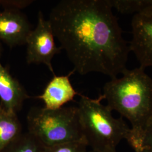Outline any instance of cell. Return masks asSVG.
I'll list each match as a JSON object with an SVG mask.
<instances>
[{
    "instance_id": "4fadbf2b",
    "label": "cell",
    "mask_w": 152,
    "mask_h": 152,
    "mask_svg": "<svg viewBox=\"0 0 152 152\" xmlns=\"http://www.w3.org/2000/svg\"><path fill=\"white\" fill-rule=\"evenodd\" d=\"M113 9L122 14H140L152 8V0H109Z\"/></svg>"
},
{
    "instance_id": "277c9868",
    "label": "cell",
    "mask_w": 152,
    "mask_h": 152,
    "mask_svg": "<svg viewBox=\"0 0 152 152\" xmlns=\"http://www.w3.org/2000/svg\"><path fill=\"white\" fill-rule=\"evenodd\" d=\"M27 121L28 132L45 147L83 140L76 106L58 109L33 107Z\"/></svg>"
},
{
    "instance_id": "ba28073f",
    "label": "cell",
    "mask_w": 152,
    "mask_h": 152,
    "mask_svg": "<svg viewBox=\"0 0 152 152\" xmlns=\"http://www.w3.org/2000/svg\"><path fill=\"white\" fill-rule=\"evenodd\" d=\"M72 71L66 76H56L47 84L43 93L36 98L44 102V107L49 109H58L73 101L76 95L80 94L77 92L72 85L69 77L74 73Z\"/></svg>"
},
{
    "instance_id": "6da1fadb",
    "label": "cell",
    "mask_w": 152,
    "mask_h": 152,
    "mask_svg": "<svg viewBox=\"0 0 152 152\" xmlns=\"http://www.w3.org/2000/svg\"><path fill=\"white\" fill-rule=\"evenodd\" d=\"M49 21L75 72L99 73L113 78L127 69L129 43L109 0L60 1Z\"/></svg>"
},
{
    "instance_id": "9c48e42d",
    "label": "cell",
    "mask_w": 152,
    "mask_h": 152,
    "mask_svg": "<svg viewBox=\"0 0 152 152\" xmlns=\"http://www.w3.org/2000/svg\"><path fill=\"white\" fill-rule=\"evenodd\" d=\"M30 98L24 87L0 63L1 105L16 113L22 109L24 102Z\"/></svg>"
},
{
    "instance_id": "2e32d148",
    "label": "cell",
    "mask_w": 152,
    "mask_h": 152,
    "mask_svg": "<svg viewBox=\"0 0 152 152\" xmlns=\"http://www.w3.org/2000/svg\"><path fill=\"white\" fill-rule=\"evenodd\" d=\"M0 53H1V48H0Z\"/></svg>"
},
{
    "instance_id": "5bb4252c",
    "label": "cell",
    "mask_w": 152,
    "mask_h": 152,
    "mask_svg": "<svg viewBox=\"0 0 152 152\" xmlns=\"http://www.w3.org/2000/svg\"><path fill=\"white\" fill-rule=\"evenodd\" d=\"M87 148L86 142L80 140L45 147L44 152H88Z\"/></svg>"
},
{
    "instance_id": "8992f818",
    "label": "cell",
    "mask_w": 152,
    "mask_h": 152,
    "mask_svg": "<svg viewBox=\"0 0 152 152\" xmlns=\"http://www.w3.org/2000/svg\"><path fill=\"white\" fill-rule=\"evenodd\" d=\"M131 28V52L135 55L140 67H152V8L134 15Z\"/></svg>"
},
{
    "instance_id": "5b68a950",
    "label": "cell",
    "mask_w": 152,
    "mask_h": 152,
    "mask_svg": "<svg viewBox=\"0 0 152 152\" xmlns=\"http://www.w3.org/2000/svg\"><path fill=\"white\" fill-rule=\"evenodd\" d=\"M54 38L49 20H46L42 11H39L37 26L29 34L26 43L28 64H44L55 75L51 62L61 49L56 46Z\"/></svg>"
},
{
    "instance_id": "8fae6325",
    "label": "cell",
    "mask_w": 152,
    "mask_h": 152,
    "mask_svg": "<svg viewBox=\"0 0 152 152\" xmlns=\"http://www.w3.org/2000/svg\"><path fill=\"white\" fill-rule=\"evenodd\" d=\"M125 140L135 152H152V119L143 129L130 128Z\"/></svg>"
},
{
    "instance_id": "30bf717a",
    "label": "cell",
    "mask_w": 152,
    "mask_h": 152,
    "mask_svg": "<svg viewBox=\"0 0 152 152\" xmlns=\"http://www.w3.org/2000/svg\"><path fill=\"white\" fill-rule=\"evenodd\" d=\"M22 134V125L15 113L0 105V152Z\"/></svg>"
},
{
    "instance_id": "52a82bcc",
    "label": "cell",
    "mask_w": 152,
    "mask_h": 152,
    "mask_svg": "<svg viewBox=\"0 0 152 152\" xmlns=\"http://www.w3.org/2000/svg\"><path fill=\"white\" fill-rule=\"evenodd\" d=\"M31 26L20 11H0V39L10 47L26 44Z\"/></svg>"
},
{
    "instance_id": "3957f363",
    "label": "cell",
    "mask_w": 152,
    "mask_h": 152,
    "mask_svg": "<svg viewBox=\"0 0 152 152\" xmlns=\"http://www.w3.org/2000/svg\"><path fill=\"white\" fill-rule=\"evenodd\" d=\"M77 107L83 140L91 150L96 152H117L130 128L122 120L116 118L112 110L102 103V95L91 99L80 94Z\"/></svg>"
},
{
    "instance_id": "7c38bea8",
    "label": "cell",
    "mask_w": 152,
    "mask_h": 152,
    "mask_svg": "<svg viewBox=\"0 0 152 152\" xmlns=\"http://www.w3.org/2000/svg\"><path fill=\"white\" fill-rule=\"evenodd\" d=\"M44 147L28 132L22 134L0 152H44Z\"/></svg>"
},
{
    "instance_id": "9a60e30c",
    "label": "cell",
    "mask_w": 152,
    "mask_h": 152,
    "mask_svg": "<svg viewBox=\"0 0 152 152\" xmlns=\"http://www.w3.org/2000/svg\"><path fill=\"white\" fill-rule=\"evenodd\" d=\"M88 152H95V151H91V150H90V151H88Z\"/></svg>"
},
{
    "instance_id": "7a4b0ae2",
    "label": "cell",
    "mask_w": 152,
    "mask_h": 152,
    "mask_svg": "<svg viewBox=\"0 0 152 152\" xmlns=\"http://www.w3.org/2000/svg\"><path fill=\"white\" fill-rule=\"evenodd\" d=\"M144 69H126L103 88L107 105L128 120L133 129L144 128L152 119V79Z\"/></svg>"
}]
</instances>
